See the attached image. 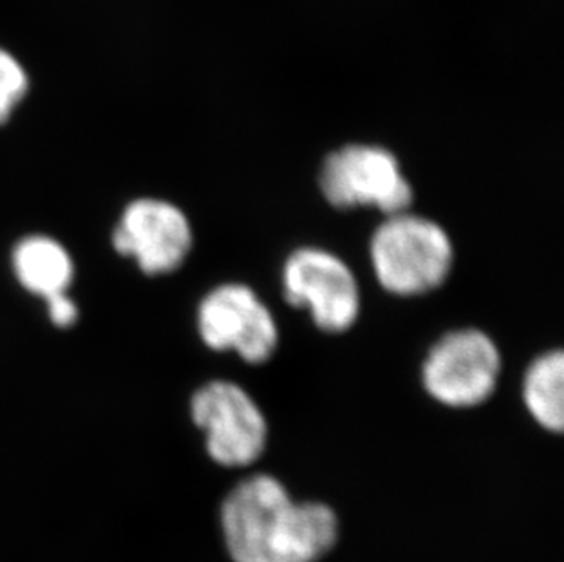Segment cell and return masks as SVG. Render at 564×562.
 Segmentation results:
<instances>
[{
	"instance_id": "5",
	"label": "cell",
	"mask_w": 564,
	"mask_h": 562,
	"mask_svg": "<svg viewBox=\"0 0 564 562\" xmlns=\"http://www.w3.org/2000/svg\"><path fill=\"white\" fill-rule=\"evenodd\" d=\"M285 302L310 313L313 324L340 335L357 324L362 307L360 287L351 267L330 250L300 247L282 267Z\"/></svg>"
},
{
	"instance_id": "2",
	"label": "cell",
	"mask_w": 564,
	"mask_h": 562,
	"mask_svg": "<svg viewBox=\"0 0 564 562\" xmlns=\"http://www.w3.org/2000/svg\"><path fill=\"white\" fill-rule=\"evenodd\" d=\"M369 258L383 291L400 298L424 296L446 283L455 249L446 228L405 210L378 225L369 239Z\"/></svg>"
},
{
	"instance_id": "1",
	"label": "cell",
	"mask_w": 564,
	"mask_h": 562,
	"mask_svg": "<svg viewBox=\"0 0 564 562\" xmlns=\"http://www.w3.org/2000/svg\"><path fill=\"white\" fill-rule=\"evenodd\" d=\"M221 525L236 562H314L336 541L333 509L316 502L294 505L271 475L238 484L221 508Z\"/></svg>"
},
{
	"instance_id": "12",
	"label": "cell",
	"mask_w": 564,
	"mask_h": 562,
	"mask_svg": "<svg viewBox=\"0 0 564 562\" xmlns=\"http://www.w3.org/2000/svg\"><path fill=\"white\" fill-rule=\"evenodd\" d=\"M44 300L48 302L50 318H52L55 325L68 327V325L74 324L75 318H77V307H75L74 302L66 296V292H59V294L44 298Z\"/></svg>"
},
{
	"instance_id": "10",
	"label": "cell",
	"mask_w": 564,
	"mask_h": 562,
	"mask_svg": "<svg viewBox=\"0 0 564 562\" xmlns=\"http://www.w3.org/2000/svg\"><path fill=\"white\" fill-rule=\"evenodd\" d=\"M15 274L28 291L48 298L66 292L74 267L57 241L43 236L24 239L13 252Z\"/></svg>"
},
{
	"instance_id": "8",
	"label": "cell",
	"mask_w": 564,
	"mask_h": 562,
	"mask_svg": "<svg viewBox=\"0 0 564 562\" xmlns=\"http://www.w3.org/2000/svg\"><path fill=\"white\" fill-rule=\"evenodd\" d=\"M192 228L183 210L161 199H138L113 233L118 252L132 256L152 277L176 271L192 249Z\"/></svg>"
},
{
	"instance_id": "6",
	"label": "cell",
	"mask_w": 564,
	"mask_h": 562,
	"mask_svg": "<svg viewBox=\"0 0 564 562\" xmlns=\"http://www.w3.org/2000/svg\"><path fill=\"white\" fill-rule=\"evenodd\" d=\"M194 424L205 431L207 451L225 467L251 466L267 446L269 425L260 406L230 380H213L191 400Z\"/></svg>"
},
{
	"instance_id": "11",
	"label": "cell",
	"mask_w": 564,
	"mask_h": 562,
	"mask_svg": "<svg viewBox=\"0 0 564 562\" xmlns=\"http://www.w3.org/2000/svg\"><path fill=\"white\" fill-rule=\"evenodd\" d=\"M28 90V77L21 64L0 50V122H4Z\"/></svg>"
},
{
	"instance_id": "9",
	"label": "cell",
	"mask_w": 564,
	"mask_h": 562,
	"mask_svg": "<svg viewBox=\"0 0 564 562\" xmlns=\"http://www.w3.org/2000/svg\"><path fill=\"white\" fill-rule=\"evenodd\" d=\"M522 400L528 413L544 430L564 428V353L546 350L528 366L522 378Z\"/></svg>"
},
{
	"instance_id": "4",
	"label": "cell",
	"mask_w": 564,
	"mask_h": 562,
	"mask_svg": "<svg viewBox=\"0 0 564 562\" xmlns=\"http://www.w3.org/2000/svg\"><path fill=\"white\" fill-rule=\"evenodd\" d=\"M501 367V350L485 331L453 329L427 350L422 361V388L447 408H477L496 393Z\"/></svg>"
},
{
	"instance_id": "7",
	"label": "cell",
	"mask_w": 564,
	"mask_h": 562,
	"mask_svg": "<svg viewBox=\"0 0 564 562\" xmlns=\"http://www.w3.org/2000/svg\"><path fill=\"white\" fill-rule=\"evenodd\" d=\"M197 331L208 349L235 350L241 360L261 366L280 344L276 320L254 289L229 281L214 287L197 307Z\"/></svg>"
},
{
	"instance_id": "3",
	"label": "cell",
	"mask_w": 564,
	"mask_h": 562,
	"mask_svg": "<svg viewBox=\"0 0 564 562\" xmlns=\"http://www.w3.org/2000/svg\"><path fill=\"white\" fill-rule=\"evenodd\" d=\"M325 202L340 210L377 208L383 216L410 210L415 192L391 150L352 143L325 155L318 172Z\"/></svg>"
}]
</instances>
